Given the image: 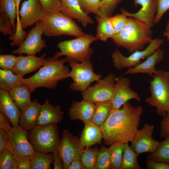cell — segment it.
Returning a JSON list of instances; mask_svg holds the SVG:
<instances>
[{"mask_svg": "<svg viewBox=\"0 0 169 169\" xmlns=\"http://www.w3.org/2000/svg\"><path fill=\"white\" fill-rule=\"evenodd\" d=\"M84 123V126L79 139L82 144L85 147H89L100 143L103 138L100 129L90 122Z\"/></svg>", "mask_w": 169, "mask_h": 169, "instance_id": "cell-26", "label": "cell"}, {"mask_svg": "<svg viewBox=\"0 0 169 169\" xmlns=\"http://www.w3.org/2000/svg\"><path fill=\"white\" fill-rule=\"evenodd\" d=\"M16 27L15 33L9 37L10 40L12 41L10 43L11 47L18 45L19 47L26 38L27 33L22 27L19 16L17 18Z\"/></svg>", "mask_w": 169, "mask_h": 169, "instance_id": "cell-39", "label": "cell"}, {"mask_svg": "<svg viewBox=\"0 0 169 169\" xmlns=\"http://www.w3.org/2000/svg\"><path fill=\"white\" fill-rule=\"evenodd\" d=\"M16 158L13 146L9 141L7 147L0 152V169H11Z\"/></svg>", "mask_w": 169, "mask_h": 169, "instance_id": "cell-35", "label": "cell"}, {"mask_svg": "<svg viewBox=\"0 0 169 169\" xmlns=\"http://www.w3.org/2000/svg\"><path fill=\"white\" fill-rule=\"evenodd\" d=\"M135 6L138 5L141 8L137 12L131 13L125 9H120L121 14L127 17L135 18L144 23L150 28L154 26L156 12L157 0H133Z\"/></svg>", "mask_w": 169, "mask_h": 169, "instance_id": "cell-17", "label": "cell"}, {"mask_svg": "<svg viewBox=\"0 0 169 169\" xmlns=\"http://www.w3.org/2000/svg\"><path fill=\"white\" fill-rule=\"evenodd\" d=\"M143 112L141 106L134 107L128 101L122 108L112 109L100 128L104 143L110 146L117 142H131L138 130Z\"/></svg>", "mask_w": 169, "mask_h": 169, "instance_id": "cell-1", "label": "cell"}, {"mask_svg": "<svg viewBox=\"0 0 169 169\" xmlns=\"http://www.w3.org/2000/svg\"><path fill=\"white\" fill-rule=\"evenodd\" d=\"M96 40L95 36L84 34L73 39L60 42L57 45L60 51L56 52L53 57L58 58L65 56L68 62L71 60L78 62L90 60L94 50L90 46Z\"/></svg>", "mask_w": 169, "mask_h": 169, "instance_id": "cell-4", "label": "cell"}, {"mask_svg": "<svg viewBox=\"0 0 169 169\" xmlns=\"http://www.w3.org/2000/svg\"><path fill=\"white\" fill-rule=\"evenodd\" d=\"M24 78L14 74L12 71L0 69V88L8 91L23 83Z\"/></svg>", "mask_w": 169, "mask_h": 169, "instance_id": "cell-29", "label": "cell"}, {"mask_svg": "<svg viewBox=\"0 0 169 169\" xmlns=\"http://www.w3.org/2000/svg\"><path fill=\"white\" fill-rule=\"evenodd\" d=\"M163 35L166 38L167 41L169 42V32L165 31L163 33Z\"/></svg>", "mask_w": 169, "mask_h": 169, "instance_id": "cell-55", "label": "cell"}, {"mask_svg": "<svg viewBox=\"0 0 169 169\" xmlns=\"http://www.w3.org/2000/svg\"><path fill=\"white\" fill-rule=\"evenodd\" d=\"M68 62L71 69L69 77L72 78L73 81L70 85V88L73 90L83 92L89 87L91 83L97 82L102 77L101 75L94 72L90 60L79 63L73 60Z\"/></svg>", "mask_w": 169, "mask_h": 169, "instance_id": "cell-8", "label": "cell"}, {"mask_svg": "<svg viewBox=\"0 0 169 169\" xmlns=\"http://www.w3.org/2000/svg\"><path fill=\"white\" fill-rule=\"evenodd\" d=\"M164 42V39L161 38L153 39L145 49L135 51L127 57L124 56L118 49H115L111 54L115 67L121 70L136 65L141 63V59L146 58L159 48Z\"/></svg>", "mask_w": 169, "mask_h": 169, "instance_id": "cell-9", "label": "cell"}, {"mask_svg": "<svg viewBox=\"0 0 169 169\" xmlns=\"http://www.w3.org/2000/svg\"><path fill=\"white\" fill-rule=\"evenodd\" d=\"M161 128L160 136L165 139L169 137V114L163 116Z\"/></svg>", "mask_w": 169, "mask_h": 169, "instance_id": "cell-47", "label": "cell"}, {"mask_svg": "<svg viewBox=\"0 0 169 169\" xmlns=\"http://www.w3.org/2000/svg\"><path fill=\"white\" fill-rule=\"evenodd\" d=\"M16 3L17 10V17L19 16V7L20 2L21 0H14Z\"/></svg>", "mask_w": 169, "mask_h": 169, "instance_id": "cell-53", "label": "cell"}, {"mask_svg": "<svg viewBox=\"0 0 169 169\" xmlns=\"http://www.w3.org/2000/svg\"><path fill=\"white\" fill-rule=\"evenodd\" d=\"M54 155V169H64V165L63 159L57 150L53 152Z\"/></svg>", "mask_w": 169, "mask_h": 169, "instance_id": "cell-50", "label": "cell"}, {"mask_svg": "<svg viewBox=\"0 0 169 169\" xmlns=\"http://www.w3.org/2000/svg\"><path fill=\"white\" fill-rule=\"evenodd\" d=\"M17 60V56L13 54L0 55V68L11 71L15 66Z\"/></svg>", "mask_w": 169, "mask_h": 169, "instance_id": "cell-43", "label": "cell"}, {"mask_svg": "<svg viewBox=\"0 0 169 169\" xmlns=\"http://www.w3.org/2000/svg\"><path fill=\"white\" fill-rule=\"evenodd\" d=\"M12 100L8 91L0 89V111L9 120L12 126H19L21 110Z\"/></svg>", "mask_w": 169, "mask_h": 169, "instance_id": "cell-21", "label": "cell"}, {"mask_svg": "<svg viewBox=\"0 0 169 169\" xmlns=\"http://www.w3.org/2000/svg\"><path fill=\"white\" fill-rule=\"evenodd\" d=\"M6 131L16 157L31 155L35 151L29 140L28 131L19 125L11 126Z\"/></svg>", "mask_w": 169, "mask_h": 169, "instance_id": "cell-14", "label": "cell"}, {"mask_svg": "<svg viewBox=\"0 0 169 169\" xmlns=\"http://www.w3.org/2000/svg\"><path fill=\"white\" fill-rule=\"evenodd\" d=\"M9 141L7 131L3 129H0V152L5 148Z\"/></svg>", "mask_w": 169, "mask_h": 169, "instance_id": "cell-49", "label": "cell"}, {"mask_svg": "<svg viewBox=\"0 0 169 169\" xmlns=\"http://www.w3.org/2000/svg\"><path fill=\"white\" fill-rule=\"evenodd\" d=\"M95 108V105L83 100L74 101L69 109V116L71 120H79L83 122H90Z\"/></svg>", "mask_w": 169, "mask_h": 169, "instance_id": "cell-20", "label": "cell"}, {"mask_svg": "<svg viewBox=\"0 0 169 169\" xmlns=\"http://www.w3.org/2000/svg\"><path fill=\"white\" fill-rule=\"evenodd\" d=\"M45 54L38 57L35 55L17 56L16 64L11 71L14 74L22 77L25 74L32 72L42 66L44 62Z\"/></svg>", "mask_w": 169, "mask_h": 169, "instance_id": "cell-18", "label": "cell"}, {"mask_svg": "<svg viewBox=\"0 0 169 169\" xmlns=\"http://www.w3.org/2000/svg\"><path fill=\"white\" fill-rule=\"evenodd\" d=\"M95 110L90 122L100 129L113 109L111 100L95 104Z\"/></svg>", "mask_w": 169, "mask_h": 169, "instance_id": "cell-28", "label": "cell"}, {"mask_svg": "<svg viewBox=\"0 0 169 169\" xmlns=\"http://www.w3.org/2000/svg\"><path fill=\"white\" fill-rule=\"evenodd\" d=\"M130 83L128 78L122 76L116 78L114 90L111 100L113 109H120L131 99H136L141 102V99L137 93L130 89Z\"/></svg>", "mask_w": 169, "mask_h": 169, "instance_id": "cell-15", "label": "cell"}, {"mask_svg": "<svg viewBox=\"0 0 169 169\" xmlns=\"http://www.w3.org/2000/svg\"><path fill=\"white\" fill-rule=\"evenodd\" d=\"M60 11L72 18L78 20L83 26L92 24L94 21L91 17L85 13L81 9L77 0H60Z\"/></svg>", "mask_w": 169, "mask_h": 169, "instance_id": "cell-22", "label": "cell"}, {"mask_svg": "<svg viewBox=\"0 0 169 169\" xmlns=\"http://www.w3.org/2000/svg\"><path fill=\"white\" fill-rule=\"evenodd\" d=\"M98 148L86 147L81 152L80 160L86 169H94Z\"/></svg>", "mask_w": 169, "mask_h": 169, "instance_id": "cell-34", "label": "cell"}, {"mask_svg": "<svg viewBox=\"0 0 169 169\" xmlns=\"http://www.w3.org/2000/svg\"><path fill=\"white\" fill-rule=\"evenodd\" d=\"M41 105L35 99L24 110H21L19 125L26 131H29L37 125L38 115Z\"/></svg>", "mask_w": 169, "mask_h": 169, "instance_id": "cell-24", "label": "cell"}, {"mask_svg": "<svg viewBox=\"0 0 169 169\" xmlns=\"http://www.w3.org/2000/svg\"><path fill=\"white\" fill-rule=\"evenodd\" d=\"M115 34L119 33L128 22V18L123 14H118L110 17Z\"/></svg>", "mask_w": 169, "mask_h": 169, "instance_id": "cell-44", "label": "cell"}, {"mask_svg": "<svg viewBox=\"0 0 169 169\" xmlns=\"http://www.w3.org/2000/svg\"><path fill=\"white\" fill-rule=\"evenodd\" d=\"M163 51L159 48L154 53L146 58L145 61L136 65L130 68L125 72L123 74H134L137 73L146 74L151 77L157 71L156 65L164 59Z\"/></svg>", "mask_w": 169, "mask_h": 169, "instance_id": "cell-19", "label": "cell"}, {"mask_svg": "<svg viewBox=\"0 0 169 169\" xmlns=\"http://www.w3.org/2000/svg\"><path fill=\"white\" fill-rule=\"evenodd\" d=\"M0 32L3 35H12L15 31L13 28L9 18L7 14L0 8Z\"/></svg>", "mask_w": 169, "mask_h": 169, "instance_id": "cell-40", "label": "cell"}, {"mask_svg": "<svg viewBox=\"0 0 169 169\" xmlns=\"http://www.w3.org/2000/svg\"><path fill=\"white\" fill-rule=\"evenodd\" d=\"M42 21L44 33L48 36L57 37L65 35L77 37L85 34L72 18L61 12L46 15Z\"/></svg>", "mask_w": 169, "mask_h": 169, "instance_id": "cell-6", "label": "cell"}, {"mask_svg": "<svg viewBox=\"0 0 169 169\" xmlns=\"http://www.w3.org/2000/svg\"><path fill=\"white\" fill-rule=\"evenodd\" d=\"M146 168L147 169H169V163L147 160Z\"/></svg>", "mask_w": 169, "mask_h": 169, "instance_id": "cell-48", "label": "cell"}, {"mask_svg": "<svg viewBox=\"0 0 169 169\" xmlns=\"http://www.w3.org/2000/svg\"><path fill=\"white\" fill-rule=\"evenodd\" d=\"M16 158L13 162L11 169H18V166L16 163Z\"/></svg>", "mask_w": 169, "mask_h": 169, "instance_id": "cell-54", "label": "cell"}, {"mask_svg": "<svg viewBox=\"0 0 169 169\" xmlns=\"http://www.w3.org/2000/svg\"><path fill=\"white\" fill-rule=\"evenodd\" d=\"M68 169H86L80 159L74 160L70 164Z\"/></svg>", "mask_w": 169, "mask_h": 169, "instance_id": "cell-51", "label": "cell"}, {"mask_svg": "<svg viewBox=\"0 0 169 169\" xmlns=\"http://www.w3.org/2000/svg\"><path fill=\"white\" fill-rule=\"evenodd\" d=\"M57 125H36L29 131L28 138L35 151L49 153L57 150L60 140Z\"/></svg>", "mask_w": 169, "mask_h": 169, "instance_id": "cell-7", "label": "cell"}, {"mask_svg": "<svg viewBox=\"0 0 169 169\" xmlns=\"http://www.w3.org/2000/svg\"><path fill=\"white\" fill-rule=\"evenodd\" d=\"M139 155L129 146L124 144L122 164L120 169H141L137 158Z\"/></svg>", "mask_w": 169, "mask_h": 169, "instance_id": "cell-30", "label": "cell"}, {"mask_svg": "<svg viewBox=\"0 0 169 169\" xmlns=\"http://www.w3.org/2000/svg\"><path fill=\"white\" fill-rule=\"evenodd\" d=\"M63 114L59 105L54 106L46 99L41 105L38 115L36 125L60 123L63 119Z\"/></svg>", "mask_w": 169, "mask_h": 169, "instance_id": "cell-23", "label": "cell"}, {"mask_svg": "<svg viewBox=\"0 0 169 169\" xmlns=\"http://www.w3.org/2000/svg\"><path fill=\"white\" fill-rule=\"evenodd\" d=\"M82 11L87 14L90 13L100 17V10L103 0H77Z\"/></svg>", "mask_w": 169, "mask_h": 169, "instance_id": "cell-37", "label": "cell"}, {"mask_svg": "<svg viewBox=\"0 0 169 169\" xmlns=\"http://www.w3.org/2000/svg\"><path fill=\"white\" fill-rule=\"evenodd\" d=\"M41 4L46 15L60 12V0H38Z\"/></svg>", "mask_w": 169, "mask_h": 169, "instance_id": "cell-41", "label": "cell"}, {"mask_svg": "<svg viewBox=\"0 0 169 169\" xmlns=\"http://www.w3.org/2000/svg\"><path fill=\"white\" fill-rule=\"evenodd\" d=\"M115 75L109 73L100 79L93 86L89 87L82 92L83 100L95 104L111 100L115 84Z\"/></svg>", "mask_w": 169, "mask_h": 169, "instance_id": "cell-10", "label": "cell"}, {"mask_svg": "<svg viewBox=\"0 0 169 169\" xmlns=\"http://www.w3.org/2000/svg\"><path fill=\"white\" fill-rule=\"evenodd\" d=\"M165 32H169V20L166 25Z\"/></svg>", "mask_w": 169, "mask_h": 169, "instance_id": "cell-56", "label": "cell"}, {"mask_svg": "<svg viewBox=\"0 0 169 169\" xmlns=\"http://www.w3.org/2000/svg\"><path fill=\"white\" fill-rule=\"evenodd\" d=\"M44 33V27L42 21L37 22L35 26L30 30L21 45L16 49L13 51V54H23L28 55H35L39 53L42 49L47 47L45 41L42 38Z\"/></svg>", "mask_w": 169, "mask_h": 169, "instance_id": "cell-12", "label": "cell"}, {"mask_svg": "<svg viewBox=\"0 0 169 169\" xmlns=\"http://www.w3.org/2000/svg\"><path fill=\"white\" fill-rule=\"evenodd\" d=\"M154 128V125L146 124L136 132L130 147L139 155L144 153H152L158 146L160 142L152 137Z\"/></svg>", "mask_w": 169, "mask_h": 169, "instance_id": "cell-13", "label": "cell"}, {"mask_svg": "<svg viewBox=\"0 0 169 169\" xmlns=\"http://www.w3.org/2000/svg\"><path fill=\"white\" fill-rule=\"evenodd\" d=\"M152 77L150 86L151 95L145 101L155 107L157 113L163 116L169 114V72L157 70Z\"/></svg>", "mask_w": 169, "mask_h": 169, "instance_id": "cell-5", "label": "cell"}, {"mask_svg": "<svg viewBox=\"0 0 169 169\" xmlns=\"http://www.w3.org/2000/svg\"><path fill=\"white\" fill-rule=\"evenodd\" d=\"M98 23L96 34L97 40L106 42L109 38H112L115 34L110 17H101L96 16Z\"/></svg>", "mask_w": 169, "mask_h": 169, "instance_id": "cell-27", "label": "cell"}, {"mask_svg": "<svg viewBox=\"0 0 169 169\" xmlns=\"http://www.w3.org/2000/svg\"><path fill=\"white\" fill-rule=\"evenodd\" d=\"M147 158V160L169 163V137L160 142L156 149L149 154Z\"/></svg>", "mask_w": 169, "mask_h": 169, "instance_id": "cell-32", "label": "cell"}, {"mask_svg": "<svg viewBox=\"0 0 169 169\" xmlns=\"http://www.w3.org/2000/svg\"><path fill=\"white\" fill-rule=\"evenodd\" d=\"M84 147L80 139L68 130L63 131L57 150L63 159L64 169H68L74 160L80 159V153Z\"/></svg>", "mask_w": 169, "mask_h": 169, "instance_id": "cell-11", "label": "cell"}, {"mask_svg": "<svg viewBox=\"0 0 169 169\" xmlns=\"http://www.w3.org/2000/svg\"><path fill=\"white\" fill-rule=\"evenodd\" d=\"M19 15L22 28L33 26L38 21H42L46 15L38 0H26L22 3Z\"/></svg>", "mask_w": 169, "mask_h": 169, "instance_id": "cell-16", "label": "cell"}, {"mask_svg": "<svg viewBox=\"0 0 169 169\" xmlns=\"http://www.w3.org/2000/svg\"><path fill=\"white\" fill-rule=\"evenodd\" d=\"M127 22L112 39L114 43L123 47L130 53L144 49L146 44L152 40L151 28L141 21L129 17Z\"/></svg>", "mask_w": 169, "mask_h": 169, "instance_id": "cell-3", "label": "cell"}, {"mask_svg": "<svg viewBox=\"0 0 169 169\" xmlns=\"http://www.w3.org/2000/svg\"><path fill=\"white\" fill-rule=\"evenodd\" d=\"M110 168L109 148L103 146L98 150L94 169H110Z\"/></svg>", "mask_w": 169, "mask_h": 169, "instance_id": "cell-36", "label": "cell"}, {"mask_svg": "<svg viewBox=\"0 0 169 169\" xmlns=\"http://www.w3.org/2000/svg\"><path fill=\"white\" fill-rule=\"evenodd\" d=\"M169 9V0H157V11L154 24L159 23L164 13Z\"/></svg>", "mask_w": 169, "mask_h": 169, "instance_id": "cell-45", "label": "cell"}, {"mask_svg": "<svg viewBox=\"0 0 169 169\" xmlns=\"http://www.w3.org/2000/svg\"><path fill=\"white\" fill-rule=\"evenodd\" d=\"M122 0H103L100 10L101 17H110L117 5Z\"/></svg>", "mask_w": 169, "mask_h": 169, "instance_id": "cell-42", "label": "cell"}, {"mask_svg": "<svg viewBox=\"0 0 169 169\" xmlns=\"http://www.w3.org/2000/svg\"><path fill=\"white\" fill-rule=\"evenodd\" d=\"M0 8L9 17L13 28L15 31V20L17 17V10L14 0H0Z\"/></svg>", "mask_w": 169, "mask_h": 169, "instance_id": "cell-38", "label": "cell"}, {"mask_svg": "<svg viewBox=\"0 0 169 169\" xmlns=\"http://www.w3.org/2000/svg\"><path fill=\"white\" fill-rule=\"evenodd\" d=\"M16 157L18 169H32L31 166V155Z\"/></svg>", "mask_w": 169, "mask_h": 169, "instance_id": "cell-46", "label": "cell"}, {"mask_svg": "<svg viewBox=\"0 0 169 169\" xmlns=\"http://www.w3.org/2000/svg\"><path fill=\"white\" fill-rule=\"evenodd\" d=\"M8 92L13 102L21 110H24L32 102L30 95L32 92L26 84H22Z\"/></svg>", "mask_w": 169, "mask_h": 169, "instance_id": "cell-25", "label": "cell"}, {"mask_svg": "<svg viewBox=\"0 0 169 169\" xmlns=\"http://www.w3.org/2000/svg\"><path fill=\"white\" fill-rule=\"evenodd\" d=\"M124 144L117 142L112 144L109 147L111 169H120L122 162Z\"/></svg>", "mask_w": 169, "mask_h": 169, "instance_id": "cell-33", "label": "cell"}, {"mask_svg": "<svg viewBox=\"0 0 169 169\" xmlns=\"http://www.w3.org/2000/svg\"><path fill=\"white\" fill-rule=\"evenodd\" d=\"M35 151L31 155L32 169H50L54 161V155Z\"/></svg>", "mask_w": 169, "mask_h": 169, "instance_id": "cell-31", "label": "cell"}, {"mask_svg": "<svg viewBox=\"0 0 169 169\" xmlns=\"http://www.w3.org/2000/svg\"><path fill=\"white\" fill-rule=\"evenodd\" d=\"M65 58L59 59L54 57L46 59L43 65L31 77L24 78L23 84L28 85L32 92L38 87L54 89L59 81L69 77V70L64 65Z\"/></svg>", "mask_w": 169, "mask_h": 169, "instance_id": "cell-2", "label": "cell"}, {"mask_svg": "<svg viewBox=\"0 0 169 169\" xmlns=\"http://www.w3.org/2000/svg\"><path fill=\"white\" fill-rule=\"evenodd\" d=\"M9 121L7 118L0 113V129H3L7 131L11 127Z\"/></svg>", "mask_w": 169, "mask_h": 169, "instance_id": "cell-52", "label": "cell"}]
</instances>
